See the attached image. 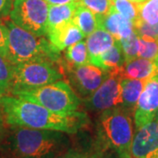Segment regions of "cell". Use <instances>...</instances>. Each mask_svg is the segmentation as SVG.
<instances>
[{"label": "cell", "instance_id": "19", "mask_svg": "<svg viewBox=\"0 0 158 158\" xmlns=\"http://www.w3.org/2000/svg\"><path fill=\"white\" fill-rule=\"evenodd\" d=\"M73 22L83 32L85 37H87L89 34L93 33L98 27H99L98 16L90 9L83 6L81 3L79 4L75 11Z\"/></svg>", "mask_w": 158, "mask_h": 158}, {"label": "cell", "instance_id": "23", "mask_svg": "<svg viewBox=\"0 0 158 158\" xmlns=\"http://www.w3.org/2000/svg\"><path fill=\"white\" fill-rule=\"evenodd\" d=\"M119 42L122 48L125 62H130L139 57V37L135 31L128 37L120 40Z\"/></svg>", "mask_w": 158, "mask_h": 158}, {"label": "cell", "instance_id": "21", "mask_svg": "<svg viewBox=\"0 0 158 158\" xmlns=\"http://www.w3.org/2000/svg\"><path fill=\"white\" fill-rule=\"evenodd\" d=\"M13 72L14 64L0 55V97L10 94Z\"/></svg>", "mask_w": 158, "mask_h": 158}, {"label": "cell", "instance_id": "12", "mask_svg": "<svg viewBox=\"0 0 158 158\" xmlns=\"http://www.w3.org/2000/svg\"><path fill=\"white\" fill-rule=\"evenodd\" d=\"M98 27L106 30L115 40L125 39L134 32V23L118 13L114 8L106 15L98 16Z\"/></svg>", "mask_w": 158, "mask_h": 158}, {"label": "cell", "instance_id": "11", "mask_svg": "<svg viewBox=\"0 0 158 158\" xmlns=\"http://www.w3.org/2000/svg\"><path fill=\"white\" fill-rule=\"evenodd\" d=\"M68 71L76 89L86 98L91 95L107 77L108 73L93 64L69 66Z\"/></svg>", "mask_w": 158, "mask_h": 158}, {"label": "cell", "instance_id": "5", "mask_svg": "<svg viewBox=\"0 0 158 158\" xmlns=\"http://www.w3.org/2000/svg\"><path fill=\"white\" fill-rule=\"evenodd\" d=\"M11 94L36 103L58 113L77 112L81 104L72 88L67 82L62 80L34 89L17 90Z\"/></svg>", "mask_w": 158, "mask_h": 158}, {"label": "cell", "instance_id": "30", "mask_svg": "<svg viewBox=\"0 0 158 158\" xmlns=\"http://www.w3.org/2000/svg\"><path fill=\"white\" fill-rule=\"evenodd\" d=\"M45 1L50 6H57V5H64V4H69V3H73V2H77L79 0H45Z\"/></svg>", "mask_w": 158, "mask_h": 158}, {"label": "cell", "instance_id": "25", "mask_svg": "<svg viewBox=\"0 0 158 158\" xmlns=\"http://www.w3.org/2000/svg\"><path fill=\"white\" fill-rule=\"evenodd\" d=\"M79 2L93 11L97 16L106 15L113 8L111 0H79Z\"/></svg>", "mask_w": 158, "mask_h": 158}, {"label": "cell", "instance_id": "10", "mask_svg": "<svg viewBox=\"0 0 158 158\" xmlns=\"http://www.w3.org/2000/svg\"><path fill=\"white\" fill-rule=\"evenodd\" d=\"M130 158H158V114L150 122L136 130Z\"/></svg>", "mask_w": 158, "mask_h": 158}, {"label": "cell", "instance_id": "4", "mask_svg": "<svg viewBox=\"0 0 158 158\" xmlns=\"http://www.w3.org/2000/svg\"><path fill=\"white\" fill-rule=\"evenodd\" d=\"M102 138L118 158H130V150L135 135L131 113L122 107L103 111L99 118Z\"/></svg>", "mask_w": 158, "mask_h": 158}, {"label": "cell", "instance_id": "31", "mask_svg": "<svg viewBox=\"0 0 158 158\" xmlns=\"http://www.w3.org/2000/svg\"><path fill=\"white\" fill-rule=\"evenodd\" d=\"M5 123H6L5 117H4L3 112H2L1 107H0V135H1V134L3 133V131H4V128H5Z\"/></svg>", "mask_w": 158, "mask_h": 158}, {"label": "cell", "instance_id": "27", "mask_svg": "<svg viewBox=\"0 0 158 158\" xmlns=\"http://www.w3.org/2000/svg\"><path fill=\"white\" fill-rule=\"evenodd\" d=\"M8 45V28L6 22L0 19V55L6 57Z\"/></svg>", "mask_w": 158, "mask_h": 158}, {"label": "cell", "instance_id": "2", "mask_svg": "<svg viewBox=\"0 0 158 158\" xmlns=\"http://www.w3.org/2000/svg\"><path fill=\"white\" fill-rule=\"evenodd\" d=\"M11 158H57L68 152V134L59 131L11 127L6 140Z\"/></svg>", "mask_w": 158, "mask_h": 158}, {"label": "cell", "instance_id": "13", "mask_svg": "<svg viewBox=\"0 0 158 158\" xmlns=\"http://www.w3.org/2000/svg\"><path fill=\"white\" fill-rule=\"evenodd\" d=\"M47 37L56 48L59 51H63L69 46L83 40L85 35L72 20L59 27L48 31Z\"/></svg>", "mask_w": 158, "mask_h": 158}, {"label": "cell", "instance_id": "8", "mask_svg": "<svg viewBox=\"0 0 158 158\" xmlns=\"http://www.w3.org/2000/svg\"><path fill=\"white\" fill-rule=\"evenodd\" d=\"M119 69L107 72L108 76L91 95L86 98L85 105L92 111H106L122 104V87Z\"/></svg>", "mask_w": 158, "mask_h": 158}, {"label": "cell", "instance_id": "20", "mask_svg": "<svg viewBox=\"0 0 158 158\" xmlns=\"http://www.w3.org/2000/svg\"><path fill=\"white\" fill-rule=\"evenodd\" d=\"M64 56L69 66H81L90 63L86 41L84 40L67 48Z\"/></svg>", "mask_w": 158, "mask_h": 158}, {"label": "cell", "instance_id": "28", "mask_svg": "<svg viewBox=\"0 0 158 158\" xmlns=\"http://www.w3.org/2000/svg\"><path fill=\"white\" fill-rule=\"evenodd\" d=\"M57 158H102V155L100 153L68 151Z\"/></svg>", "mask_w": 158, "mask_h": 158}, {"label": "cell", "instance_id": "16", "mask_svg": "<svg viewBox=\"0 0 158 158\" xmlns=\"http://www.w3.org/2000/svg\"><path fill=\"white\" fill-rule=\"evenodd\" d=\"M147 80L132 78H122V104L120 107L129 113H134L135 110L137 102L143 90L144 85Z\"/></svg>", "mask_w": 158, "mask_h": 158}, {"label": "cell", "instance_id": "22", "mask_svg": "<svg viewBox=\"0 0 158 158\" xmlns=\"http://www.w3.org/2000/svg\"><path fill=\"white\" fill-rule=\"evenodd\" d=\"M139 19L149 25L158 23V0H146L137 4Z\"/></svg>", "mask_w": 158, "mask_h": 158}, {"label": "cell", "instance_id": "1", "mask_svg": "<svg viewBox=\"0 0 158 158\" xmlns=\"http://www.w3.org/2000/svg\"><path fill=\"white\" fill-rule=\"evenodd\" d=\"M0 107L10 127L59 131L68 135L85 128L89 118L85 113H58L36 103L7 94L0 97Z\"/></svg>", "mask_w": 158, "mask_h": 158}, {"label": "cell", "instance_id": "6", "mask_svg": "<svg viewBox=\"0 0 158 158\" xmlns=\"http://www.w3.org/2000/svg\"><path fill=\"white\" fill-rule=\"evenodd\" d=\"M63 77L56 62L46 59L14 64L10 94L17 90H29L49 85Z\"/></svg>", "mask_w": 158, "mask_h": 158}, {"label": "cell", "instance_id": "7", "mask_svg": "<svg viewBox=\"0 0 158 158\" xmlns=\"http://www.w3.org/2000/svg\"><path fill=\"white\" fill-rule=\"evenodd\" d=\"M49 6L45 0H13L10 20L35 35L47 37Z\"/></svg>", "mask_w": 158, "mask_h": 158}, {"label": "cell", "instance_id": "32", "mask_svg": "<svg viewBox=\"0 0 158 158\" xmlns=\"http://www.w3.org/2000/svg\"><path fill=\"white\" fill-rule=\"evenodd\" d=\"M130 1H132L134 3H136V4H140V3H142V2L146 1V0H130Z\"/></svg>", "mask_w": 158, "mask_h": 158}, {"label": "cell", "instance_id": "29", "mask_svg": "<svg viewBox=\"0 0 158 158\" xmlns=\"http://www.w3.org/2000/svg\"><path fill=\"white\" fill-rule=\"evenodd\" d=\"M13 0H0V18L9 16Z\"/></svg>", "mask_w": 158, "mask_h": 158}, {"label": "cell", "instance_id": "26", "mask_svg": "<svg viewBox=\"0 0 158 158\" xmlns=\"http://www.w3.org/2000/svg\"><path fill=\"white\" fill-rule=\"evenodd\" d=\"M134 31L138 36H146L148 38L158 40V23L155 25H149L138 19L134 23Z\"/></svg>", "mask_w": 158, "mask_h": 158}, {"label": "cell", "instance_id": "9", "mask_svg": "<svg viewBox=\"0 0 158 158\" xmlns=\"http://www.w3.org/2000/svg\"><path fill=\"white\" fill-rule=\"evenodd\" d=\"M158 114V73L148 79L134 113L135 129L150 122Z\"/></svg>", "mask_w": 158, "mask_h": 158}, {"label": "cell", "instance_id": "17", "mask_svg": "<svg viewBox=\"0 0 158 158\" xmlns=\"http://www.w3.org/2000/svg\"><path fill=\"white\" fill-rule=\"evenodd\" d=\"M79 4L80 2L77 1L64 5L49 6L48 16V31L72 21L75 11Z\"/></svg>", "mask_w": 158, "mask_h": 158}, {"label": "cell", "instance_id": "3", "mask_svg": "<svg viewBox=\"0 0 158 158\" xmlns=\"http://www.w3.org/2000/svg\"><path fill=\"white\" fill-rule=\"evenodd\" d=\"M8 28L6 58L13 64L46 59L58 63L61 51L52 45L46 36H38L18 27L11 20L6 21Z\"/></svg>", "mask_w": 158, "mask_h": 158}, {"label": "cell", "instance_id": "18", "mask_svg": "<svg viewBox=\"0 0 158 158\" xmlns=\"http://www.w3.org/2000/svg\"><path fill=\"white\" fill-rule=\"evenodd\" d=\"M125 62L124 55L119 40H116L113 46L106 52L102 54L100 56L96 58L90 62L97 67L103 69L106 72L117 70Z\"/></svg>", "mask_w": 158, "mask_h": 158}, {"label": "cell", "instance_id": "24", "mask_svg": "<svg viewBox=\"0 0 158 158\" xmlns=\"http://www.w3.org/2000/svg\"><path fill=\"white\" fill-rule=\"evenodd\" d=\"M113 7L125 18L135 23L138 19L137 4L130 0H111Z\"/></svg>", "mask_w": 158, "mask_h": 158}, {"label": "cell", "instance_id": "15", "mask_svg": "<svg viewBox=\"0 0 158 158\" xmlns=\"http://www.w3.org/2000/svg\"><path fill=\"white\" fill-rule=\"evenodd\" d=\"M115 40L112 34L102 27H98L93 33L89 34L86 39V45L90 62L111 48Z\"/></svg>", "mask_w": 158, "mask_h": 158}, {"label": "cell", "instance_id": "14", "mask_svg": "<svg viewBox=\"0 0 158 158\" xmlns=\"http://www.w3.org/2000/svg\"><path fill=\"white\" fill-rule=\"evenodd\" d=\"M119 73L123 78L148 80L158 73V64L156 61L137 57L130 62H124Z\"/></svg>", "mask_w": 158, "mask_h": 158}]
</instances>
